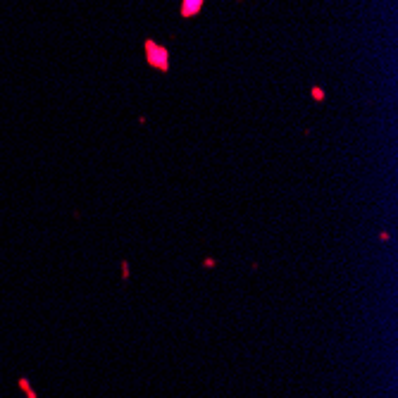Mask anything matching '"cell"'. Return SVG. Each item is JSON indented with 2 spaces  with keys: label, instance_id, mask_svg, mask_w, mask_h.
Here are the masks:
<instances>
[{
  "label": "cell",
  "instance_id": "1",
  "mask_svg": "<svg viewBox=\"0 0 398 398\" xmlns=\"http://www.w3.org/2000/svg\"><path fill=\"white\" fill-rule=\"evenodd\" d=\"M145 55H148V62L157 67V69H167V50H165L163 45H155L153 41H148L145 43Z\"/></svg>",
  "mask_w": 398,
  "mask_h": 398
}]
</instances>
